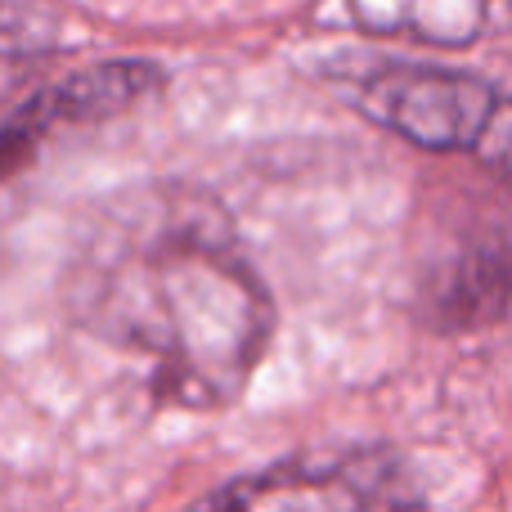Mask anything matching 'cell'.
I'll return each instance as SVG.
<instances>
[{"instance_id":"1","label":"cell","mask_w":512,"mask_h":512,"mask_svg":"<svg viewBox=\"0 0 512 512\" xmlns=\"http://www.w3.org/2000/svg\"><path fill=\"white\" fill-rule=\"evenodd\" d=\"M81 333L144 364L162 405L230 409L274 337V297L234 221L194 185H135L81 225L63 274Z\"/></svg>"},{"instance_id":"2","label":"cell","mask_w":512,"mask_h":512,"mask_svg":"<svg viewBox=\"0 0 512 512\" xmlns=\"http://www.w3.org/2000/svg\"><path fill=\"white\" fill-rule=\"evenodd\" d=\"M355 108L432 153H468L512 180V95L445 68H378L355 81Z\"/></svg>"},{"instance_id":"3","label":"cell","mask_w":512,"mask_h":512,"mask_svg":"<svg viewBox=\"0 0 512 512\" xmlns=\"http://www.w3.org/2000/svg\"><path fill=\"white\" fill-rule=\"evenodd\" d=\"M405 463L387 450L283 459L203 495L185 512H409Z\"/></svg>"},{"instance_id":"4","label":"cell","mask_w":512,"mask_h":512,"mask_svg":"<svg viewBox=\"0 0 512 512\" xmlns=\"http://www.w3.org/2000/svg\"><path fill=\"white\" fill-rule=\"evenodd\" d=\"M427 310L445 333H468L512 315V212L463 234L427 283Z\"/></svg>"},{"instance_id":"5","label":"cell","mask_w":512,"mask_h":512,"mask_svg":"<svg viewBox=\"0 0 512 512\" xmlns=\"http://www.w3.org/2000/svg\"><path fill=\"white\" fill-rule=\"evenodd\" d=\"M351 14L369 32H400L432 45H468L486 27L490 0H351Z\"/></svg>"},{"instance_id":"6","label":"cell","mask_w":512,"mask_h":512,"mask_svg":"<svg viewBox=\"0 0 512 512\" xmlns=\"http://www.w3.org/2000/svg\"><path fill=\"white\" fill-rule=\"evenodd\" d=\"M54 54V18L32 0H0V117L27 99Z\"/></svg>"}]
</instances>
